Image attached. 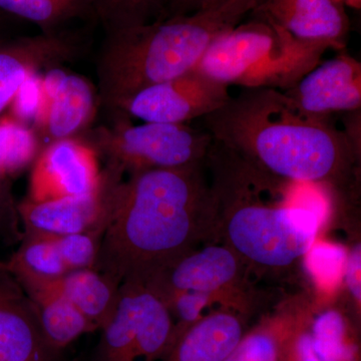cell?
Here are the masks:
<instances>
[{"instance_id": "cell-20", "label": "cell", "mask_w": 361, "mask_h": 361, "mask_svg": "<svg viewBox=\"0 0 361 361\" xmlns=\"http://www.w3.org/2000/svg\"><path fill=\"white\" fill-rule=\"evenodd\" d=\"M58 281V280H56ZM37 308L45 341L59 353L71 342L97 327L56 289L54 282L28 294Z\"/></svg>"}, {"instance_id": "cell-16", "label": "cell", "mask_w": 361, "mask_h": 361, "mask_svg": "<svg viewBox=\"0 0 361 361\" xmlns=\"http://www.w3.org/2000/svg\"><path fill=\"white\" fill-rule=\"evenodd\" d=\"M252 13L302 42L336 51L348 44V16L338 0H263Z\"/></svg>"}, {"instance_id": "cell-2", "label": "cell", "mask_w": 361, "mask_h": 361, "mask_svg": "<svg viewBox=\"0 0 361 361\" xmlns=\"http://www.w3.org/2000/svg\"><path fill=\"white\" fill-rule=\"evenodd\" d=\"M331 116L303 111L280 90L243 89L202 120L214 141L268 174L334 193L356 179L361 145Z\"/></svg>"}, {"instance_id": "cell-4", "label": "cell", "mask_w": 361, "mask_h": 361, "mask_svg": "<svg viewBox=\"0 0 361 361\" xmlns=\"http://www.w3.org/2000/svg\"><path fill=\"white\" fill-rule=\"evenodd\" d=\"M235 25L195 11L106 32L97 61L99 106L111 116L142 90L193 70L211 42Z\"/></svg>"}, {"instance_id": "cell-34", "label": "cell", "mask_w": 361, "mask_h": 361, "mask_svg": "<svg viewBox=\"0 0 361 361\" xmlns=\"http://www.w3.org/2000/svg\"><path fill=\"white\" fill-rule=\"evenodd\" d=\"M343 6H348L353 8L360 9L361 6V0H338Z\"/></svg>"}, {"instance_id": "cell-1", "label": "cell", "mask_w": 361, "mask_h": 361, "mask_svg": "<svg viewBox=\"0 0 361 361\" xmlns=\"http://www.w3.org/2000/svg\"><path fill=\"white\" fill-rule=\"evenodd\" d=\"M108 225L94 269L115 283L145 282L199 244L218 238V211L205 160L128 179L104 167Z\"/></svg>"}, {"instance_id": "cell-26", "label": "cell", "mask_w": 361, "mask_h": 361, "mask_svg": "<svg viewBox=\"0 0 361 361\" xmlns=\"http://www.w3.org/2000/svg\"><path fill=\"white\" fill-rule=\"evenodd\" d=\"M106 226L87 231L51 238L68 271L96 268Z\"/></svg>"}, {"instance_id": "cell-28", "label": "cell", "mask_w": 361, "mask_h": 361, "mask_svg": "<svg viewBox=\"0 0 361 361\" xmlns=\"http://www.w3.org/2000/svg\"><path fill=\"white\" fill-rule=\"evenodd\" d=\"M42 73H33L20 85L6 113L20 122L33 127L44 104Z\"/></svg>"}, {"instance_id": "cell-5", "label": "cell", "mask_w": 361, "mask_h": 361, "mask_svg": "<svg viewBox=\"0 0 361 361\" xmlns=\"http://www.w3.org/2000/svg\"><path fill=\"white\" fill-rule=\"evenodd\" d=\"M329 47L295 39L263 18L220 33L196 70L226 85L286 92L322 61Z\"/></svg>"}, {"instance_id": "cell-17", "label": "cell", "mask_w": 361, "mask_h": 361, "mask_svg": "<svg viewBox=\"0 0 361 361\" xmlns=\"http://www.w3.org/2000/svg\"><path fill=\"white\" fill-rule=\"evenodd\" d=\"M246 331L243 311L220 308L188 327L161 361H222Z\"/></svg>"}, {"instance_id": "cell-22", "label": "cell", "mask_w": 361, "mask_h": 361, "mask_svg": "<svg viewBox=\"0 0 361 361\" xmlns=\"http://www.w3.org/2000/svg\"><path fill=\"white\" fill-rule=\"evenodd\" d=\"M0 11L39 26L42 32H65L66 23L94 14V0H0Z\"/></svg>"}, {"instance_id": "cell-33", "label": "cell", "mask_w": 361, "mask_h": 361, "mask_svg": "<svg viewBox=\"0 0 361 361\" xmlns=\"http://www.w3.org/2000/svg\"><path fill=\"white\" fill-rule=\"evenodd\" d=\"M196 0H171V16L194 13Z\"/></svg>"}, {"instance_id": "cell-8", "label": "cell", "mask_w": 361, "mask_h": 361, "mask_svg": "<svg viewBox=\"0 0 361 361\" xmlns=\"http://www.w3.org/2000/svg\"><path fill=\"white\" fill-rule=\"evenodd\" d=\"M230 97L228 85L193 68L137 92L116 113H123L144 123L188 125L219 110Z\"/></svg>"}, {"instance_id": "cell-12", "label": "cell", "mask_w": 361, "mask_h": 361, "mask_svg": "<svg viewBox=\"0 0 361 361\" xmlns=\"http://www.w3.org/2000/svg\"><path fill=\"white\" fill-rule=\"evenodd\" d=\"M80 56L82 45L66 32L0 39V116L8 110L26 78Z\"/></svg>"}, {"instance_id": "cell-15", "label": "cell", "mask_w": 361, "mask_h": 361, "mask_svg": "<svg viewBox=\"0 0 361 361\" xmlns=\"http://www.w3.org/2000/svg\"><path fill=\"white\" fill-rule=\"evenodd\" d=\"M40 329L37 308L0 261V361H56Z\"/></svg>"}, {"instance_id": "cell-21", "label": "cell", "mask_w": 361, "mask_h": 361, "mask_svg": "<svg viewBox=\"0 0 361 361\" xmlns=\"http://www.w3.org/2000/svg\"><path fill=\"white\" fill-rule=\"evenodd\" d=\"M4 263L27 295L68 272L54 240L45 237L23 234L18 250Z\"/></svg>"}, {"instance_id": "cell-35", "label": "cell", "mask_w": 361, "mask_h": 361, "mask_svg": "<svg viewBox=\"0 0 361 361\" xmlns=\"http://www.w3.org/2000/svg\"><path fill=\"white\" fill-rule=\"evenodd\" d=\"M4 16H6L1 11H0V23H1L2 18H4Z\"/></svg>"}, {"instance_id": "cell-30", "label": "cell", "mask_w": 361, "mask_h": 361, "mask_svg": "<svg viewBox=\"0 0 361 361\" xmlns=\"http://www.w3.org/2000/svg\"><path fill=\"white\" fill-rule=\"evenodd\" d=\"M263 0H196L195 11H211L237 25L246 13L253 11Z\"/></svg>"}, {"instance_id": "cell-19", "label": "cell", "mask_w": 361, "mask_h": 361, "mask_svg": "<svg viewBox=\"0 0 361 361\" xmlns=\"http://www.w3.org/2000/svg\"><path fill=\"white\" fill-rule=\"evenodd\" d=\"M54 285L97 330L103 329L115 313L121 285L101 271L94 268L68 271Z\"/></svg>"}, {"instance_id": "cell-25", "label": "cell", "mask_w": 361, "mask_h": 361, "mask_svg": "<svg viewBox=\"0 0 361 361\" xmlns=\"http://www.w3.org/2000/svg\"><path fill=\"white\" fill-rule=\"evenodd\" d=\"M311 343L323 361H353L355 349L346 342L345 320L336 310L320 313L311 325Z\"/></svg>"}, {"instance_id": "cell-11", "label": "cell", "mask_w": 361, "mask_h": 361, "mask_svg": "<svg viewBox=\"0 0 361 361\" xmlns=\"http://www.w3.org/2000/svg\"><path fill=\"white\" fill-rule=\"evenodd\" d=\"M42 78L44 104L32 128L44 147L82 137L92 129L99 106L97 87L84 75L63 66L44 71Z\"/></svg>"}, {"instance_id": "cell-27", "label": "cell", "mask_w": 361, "mask_h": 361, "mask_svg": "<svg viewBox=\"0 0 361 361\" xmlns=\"http://www.w3.org/2000/svg\"><path fill=\"white\" fill-rule=\"evenodd\" d=\"M316 283L324 289L334 288L345 271L348 252L341 246L315 243L303 257Z\"/></svg>"}, {"instance_id": "cell-10", "label": "cell", "mask_w": 361, "mask_h": 361, "mask_svg": "<svg viewBox=\"0 0 361 361\" xmlns=\"http://www.w3.org/2000/svg\"><path fill=\"white\" fill-rule=\"evenodd\" d=\"M245 263L229 247L195 249L142 282L159 297L173 292L197 291L222 297L237 310ZM244 312V311H243Z\"/></svg>"}, {"instance_id": "cell-9", "label": "cell", "mask_w": 361, "mask_h": 361, "mask_svg": "<svg viewBox=\"0 0 361 361\" xmlns=\"http://www.w3.org/2000/svg\"><path fill=\"white\" fill-rule=\"evenodd\" d=\"M99 157L82 137L45 145L30 168L27 196L32 201L97 193L102 186Z\"/></svg>"}, {"instance_id": "cell-24", "label": "cell", "mask_w": 361, "mask_h": 361, "mask_svg": "<svg viewBox=\"0 0 361 361\" xmlns=\"http://www.w3.org/2000/svg\"><path fill=\"white\" fill-rule=\"evenodd\" d=\"M163 7L164 0H94V16L106 32L160 20Z\"/></svg>"}, {"instance_id": "cell-18", "label": "cell", "mask_w": 361, "mask_h": 361, "mask_svg": "<svg viewBox=\"0 0 361 361\" xmlns=\"http://www.w3.org/2000/svg\"><path fill=\"white\" fill-rule=\"evenodd\" d=\"M306 325L305 318L290 310L281 311L247 330L222 361H286L292 341Z\"/></svg>"}, {"instance_id": "cell-14", "label": "cell", "mask_w": 361, "mask_h": 361, "mask_svg": "<svg viewBox=\"0 0 361 361\" xmlns=\"http://www.w3.org/2000/svg\"><path fill=\"white\" fill-rule=\"evenodd\" d=\"M109 180L103 170L101 189L85 196L18 203L23 234L58 238L108 225Z\"/></svg>"}, {"instance_id": "cell-32", "label": "cell", "mask_w": 361, "mask_h": 361, "mask_svg": "<svg viewBox=\"0 0 361 361\" xmlns=\"http://www.w3.org/2000/svg\"><path fill=\"white\" fill-rule=\"evenodd\" d=\"M348 288L355 297L356 302L360 304V245L358 244L355 249L348 254L345 271Z\"/></svg>"}, {"instance_id": "cell-6", "label": "cell", "mask_w": 361, "mask_h": 361, "mask_svg": "<svg viewBox=\"0 0 361 361\" xmlns=\"http://www.w3.org/2000/svg\"><path fill=\"white\" fill-rule=\"evenodd\" d=\"M82 139L104 161V167L123 176L198 163L205 160L213 142L204 129L160 123L135 125L123 113L114 114L110 125L92 127Z\"/></svg>"}, {"instance_id": "cell-31", "label": "cell", "mask_w": 361, "mask_h": 361, "mask_svg": "<svg viewBox=\"0 0 361 361\" xmlns=\"http://www.w3.org/2000/svg\"><path fill=\"white\" fill-rule=\"evenodd\" d=\"M306 327L307 325L297 334L292 341L286 361H323L313 350L310 334Z\"/></svg>"}, {"instance_id": "cell-29", "label": "cell", "mask_w": 361, "mask_h": 361, "mask_svg": "<svg viewBox=\"0 0 361 361\" xmlns=\"http://www.w3.org/2000/svg\"><path fill=\"white\" fill-rule=\"evenodd\" d=\"M18 202L14 199L11 180L0 177V241L14 245L21 241Z\"/></svg>"}, {"instance_id": "cell-7", "label": "cell", "mask_w": 361, "mask_h": 361, "mask_svg": "<svg viewBox=\"0 0 361 361\" xmlns=\"http://www.w3.org/2000/svg\"><path fill=\"white\" fill-rule=\"evenodd\" d=\"M174 320L167 306L137 280H125L115 313L102 329L94 361L161 360L172 345Z\"/></svg>"}, {"instance_id": "cell-3", "label": "cell", "mask_w": 361, "mask_h": 361, "mask_svg": "<svg viewBox=\"0 0 361 361\" xmlns=\"http://www.w3.org/2000/svg\"><path fill=\"white\" fill-rule=\"evenodd\" d=\"M218 211V238L245 265L279 271L315 243L322 214L297 200L290 180L264 172L214 141L205 159Z\"/></svg>"}, {"instance_id": "cell-23", "label": "cell", "mask_w": 361, "mask_h": 361, "mask_svg": "<svg viewBox=\"0 0 361 361\" xmlns=\"http://www.w3.org/2000/svg\"><path fill=\"white\" fill-rule=\"evenodd\" d=\"M44 148L33 128L8 113L0 116V177L16 179L32 168Z\"/></svg>"}, {"instance_id": "cell-13", "label": "cell", "mask_w": 361, "mask_h": 361, "mask_svg": "<svg viewBox=\"0 0 361 361\" xmlns=\"http://www.w3.org/2000/svg\"><path fill=\"white\" fill-rule=\"evenodd\" d=\"M303 111L319 116L361 109V63L341 54L320 61L290 90L283 92Z\"/></svg>"}]
</instances>
